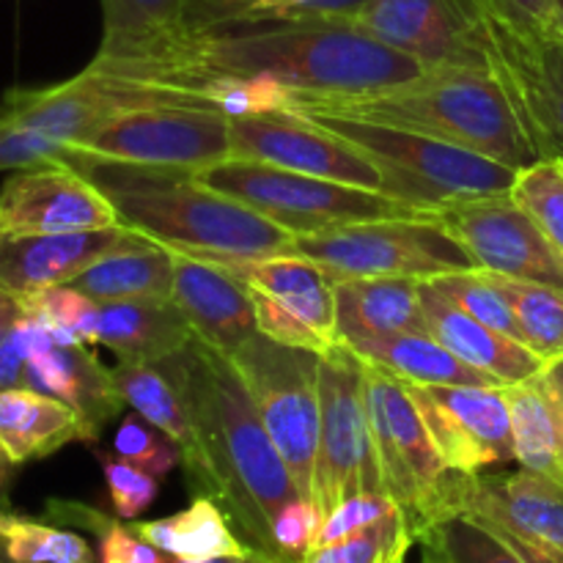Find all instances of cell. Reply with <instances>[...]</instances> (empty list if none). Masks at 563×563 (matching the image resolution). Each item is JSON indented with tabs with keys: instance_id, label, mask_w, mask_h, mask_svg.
<instances>
[{
	"instance_id": "6da1fadb",
	"label": "cell",
	"mask_w": 563,
	"mask_h": 563,
	"mask_svg": "<svg viewBox=\"0 0 563 563\" xmlns=\"http://www.w3.org/2000/svg\"><path fill=\"white\" fill-rule=\"evenodd\" d=\"M88 69L152 91L159 102L187 104L185 93L212 77L269 75L300 91L363 93L399 86L429 66L346 22L286 20L181 27L135 55H93Z\"/></svg>"
},
{
	"instance_id": "7a4b0ae2",
	"label": "cell",
	"mask_w": 563,
	"mask_h": 563,
	"mask_svg": "<svg viewBox=\"0 0 563 563\" xmlns=\"http://www.w3.org/2000/svg\"><path fill=\"white\" fill-rule=\"evenodd\" d=\"M163 366L185 399L201 445L192 493L212 498L247 548L278 561L273 522L300 493L240 372L231 357L198 339Z\"/></svg>"
},
{
	"instance_id": "3957f363",
	"label": "cell",
	"mask_w": 563,
	"mask_h": 563,
	"mask_svg": "<svg viewBox=\"0 0 563 563\" xmlns=\"http://www.w3.org/2000/svg\"><path fill=\"white\" fill-rule=\"evenodd\" d=\"M289 113L341 115L421 132L522 170L539 154L517 115L515 102L493 69L429 66L399 86L363 93L291 91Z\"/></svg>"
},
{
	"instance_id": "277c9868",
	"label": "cell",
	"mask_w": 563,
	"mask_h": 563,
	"mask_svg": "<svg viewBox=\"0 0 563 563\" xmlns=\"http://www.w3.org/2000/svg\"><path fill=\"white\" fill-rule=\"evenodd\" d=\"M113 201L121 223L198 258H251L289 251L295 234L256 209L201 185L190 170L113 163L86 152L66 159Z\"/></svg>"
},
{
	"instance_id": "5b68a950",
	"label": "cell",
	"mask_w": 563,
	"mask_h": 563,
	"mask_svg": "<svg viewBox=\"0 0 563 563\" xmlns=\"http://www.w3.org/2000/svg\"><path fill=\"white\" fill-rule=\"evenodd\" d=\"M306 119L335 132L372 159L385 179V196L429 214L445 203L504 196L515 187V168L440 137L341 115L317 113Z\"/></svg>"
},
{
	"instance_id": "8992f818",
	"label": "cell",
	"mask_w": 563,
	"mask_h": 563,
	"mask_svg": "<svg viewBox=\"0 0 563 563\" xmlns=\"http://www.w3.org/2000/svg\"><path fill=\"white\" fill-rule=\"evenodd\" d=\"M363 383L385 493L396 500L418 542L434 526L462 515L471 476L445 465L401 379L363 361Z\"/></svg>"
},
{
	"instance_id": "52a82bcc",
	"label": "cell",
	"mask_w": 563,
	"mask_h": 563,
	"mask_svg": "<svg viewBox=\"0 0 563 563\" xmlns=\"http://www.w3.org/2000/svg\"><path fill=\"white\" fill-rule=\"evenodd\" d=\"M201 185L256 209L289 234H317L350 223L388 218H421L423 209L390 198L377 190L341 185V181L317 179L295 170L273 168L251 159L229 157L209 168L196 170Z\"/></svg>"
},
{
	"instance_id": "ba28073f",
	"label": "cell",
	"mask_w": 563,
	"mask_h": 563,
	"mask_svg": "<svg viewBox=\"0 0 563 563\" xmlns=\"http://www.w3.org/2000/svg\"><path fill=\"white\" fill-rule=\"evenodd\" d=\"M308 258L324 275L339 278H416L429 280L476 267L465 247L434 214L366 220L339 229L300 234L289 251Z\"/></svg>"
},
{
	"instance_id": "9c48e42d",
	"label": "cell",
	"mask_w": 563,
	"mask_h": 563,
	"mask_svg": "<svg viewBox=\"0 0 563 563\" xmlns=\"http://www.w3.org/2000/svg\"><path fill=\"white\" fill-rule=\"evenodd\" d=\"M286 462L300 498L313 500L319 449V355L256 333L231 355Z\"/></svg>"
},
{
	"instance_id": "30bf717a",
	"label": "cell",
	"mask_w": 563,
	"mask_h": 563,
	"mask_svg": "<svg viewBox=\"0 0 563 563\" xmlns=\"http://www.w3.org/2000/svg\"><path fill=\"white\" fill-rule=\"evenodd\" d=\"M368 493H385V484L366 407L363 361L344 344H335L319 355V449L313 504L328 515L341 500Z\"/></svg>"
},
{
	"instance_id": "8fae6325",
	"label": "cell",
	"mask_w": 563,
	"mask_h": 563,
	"mask_svg": "<svg viewBox=\"0 0 563 563\" xmlns=\"http://www.w3.org/2000/svg\"><path fill=\"white\" fill-rule=\"evenodd\" d=\"M487 60L515 102L539 159L563 163V38L482 0Z\"/></svg>"
},
{
	"instance_id": "7c38bea8",
	"label": "cell",
	"mask_w": 563,
	"mask_h": 563,
	"mask_svg": "<svg viewBox=\"0 0 563 563\" xmlns=\"http://www.w3.org/2000/svg\"><path fill=\"white\" fill-rule=\"evenodd\" d=\"M77 152L196 174L231 157V119L196 104H137L104 119Z\"/></svg>"
},
{
	"instance_id": "4fadbf2b",
	"label": "cell",
	"mask_w": 563,
	"mask_h": 563,
	"mask_svg": "<svg viewBox=\"0 0 563 563\" xmlns=\"http://www.w3.org/2000/svg\"><path fill=\"white\" fill-rule=\"evenodd\" d=\"M207 262L229 269L251 291L262 335L317 355H324L339 344L333 280L322 267L295 253Z\"/></svg>"
},
{
	"instance_id": "5bb4252c",
	"label": "cell",
	"mask_w": 563,
	"mask_h": 563,
	"mask_svg": "<svg viewBox=\"0 0 563 563\" xmlns=\"http://www.w3.org/2000/svg\"><path fill=\"white\" fill-rule=\"evenodd\" d=\"M432 214L465 247L476 267L563 291V253L511 192L445 203Z\"/></svg>"
},
{
	"instance_id": "9a60e30c",
	"label": "cell",
	"mask_w": 563,
	"mask_h": 563,
	"mask_svg": "<svg viewBox=\"0 0 563 563\" xmlns=\"http://www.w3.org/2000/svg\"><path fill=\"white\" fill-rule=\"evenodd\" d=\"M346 25L423 66L489 69L482 0H368Z\"/></svg>"
},
{
	"instance_id": "2e32d148",
	"label": "cell",
	"mask_w": 563,
	"mask_h": 563,
	"mask_svg": "<svg viewBox=\"0 0 563 563\" xmlns=\"http://www.w3.org/2000/svg\"><path fill=\"white\" fill-rule=\"evenodd\" d=\"M231 157L385 192V179L372 159L335 132L289 110L231 119Z\"/></svg>"
},
{
	"instance_id": "e0dca14e",
	"label": "cell",
	"mask_w": 563,
	"mask_h": 563,
	"mask_svg": "<svg viewBox=\"0 0 563 563\" xmlns=\"http://www.w3.org/2000/svg\"><path fill=\"white\" fill-rule=\"evenodd\" d=\"M445 465L465 476L515 462L504 388L487 385H407Z\"/></svg>"
},
{
	"instance_id": "ac0fdd59",
	"label": "cell",
	"mask_w": 563,
	"mask_h": 563,
	"mask_svg": "<svg viewBox=\"0 0 563 563\" xmlns=\"http://www.w3.org/2000/svg\"><path fill=\"white\" fill-rule=\"evenodd\" d=\"M121 223L113 201L71 165L14 170L0 187V234H71Z\"/></svg>"
},
{
	"instance_id": "d6986e66",
	"label": "cell",
	"mask_w": 563,
	"mask_h": 563,
	"mask_svg": "<svg viewBox=\"0 0 563 563\" xmlns=\"http://www.w3.org/2000/svg\"><path fill=\"white\" fill-rule=\"evenodd\" d=\"M148 104L137 88L86 66L71 80L47 88H11L0 99V119L75 148L113 113Z\"/></svg>"
},
{
	"instance_id": "ffe728a7",
	"label": "cell",
	"mask_w": 563,
	"mask_h": 563,
	"mask_svg": "<svg viewBox=\"0 0 563 563\" xmlns=\"http://www.w3.org/2000/svg\"><path fill=\"white\" fill-rule=\"evenodd\" d=\"M174 253V306L185 313L192 335L212 350L234 355L258 333L251 291L220 264Z\"/></svg>"
},
{
	"instance_id": "44dd1931",
	"label": "cell",
	"mask_w": 563,
	"mask_h": 563,
	"mask_svg": "<svg viewBox=\"0 0 563 563\" xmlns=\"http://www.w3.org/2000/svg\"><path fill=\"white\" fill-rule=\"evenodd\" d=\"M135 234L126 225L71 234H0V289L14 297L69 286L82 269Z\"/></svg>"
},
{
	"instance_id": "7402d4cb",
	"label": "cell",
	"mask_w": 563,
	"mask_h": 563,
	"mask_svg": "<svg viewBox=\"0 0 563 563\" xmlns=\"http://www.w3.org/2000/svg\"><path fill=\"white\" fill-rule=\"evenodd\" d=\"M77 335L86 346L110 350L121 363H163L196 339L174 300H91Z\"/></svg>"
},
{
	"instance_id": "603a6c76",
	"label": "cell",
	"mask_w": 563,
	"mask_h": 563,
	"mask_svg": "<svg viewBox=\"0 0 563 563\" xmlns=\"http://www.w3.org/2000/svg\"><path fill=\"white\" fill-rule=\"evenodd\" d=\"M462 515L482 517L563 555V478L533 471L471 476Z\"/></svg>"
},
{
	"instance_id": "cb8c5ba5",
	"label": "cell",
	"mask_w": 563,
	"mask_h": 563,
	"mask_svg": "<svg viewBox=\"0 0 563 563\" xmlns=\"http://www.w3.org/2000/svg\"><path fill=\"white\" fill-rule=\"evenodd\" d=\"M38 394L60 399L80 416L86 443L99 440L102 429L124 410V399L113 383V372L102 366L88 346L44 341L33 350L25 366V385Z\"/></svg>"
},
{
	"instance_id": "d4e9b609",
	"label": "cell",
	"mask_w": 563,
	"mask_h": 563,
	"mask_svg": "<svg viewBox=\"0 0 563 563\" xmlns=\"http://www.w3.org/2000/svg\"><path fill=\"white\" fill-rule=\"evenodd\" d=\"M421 306L427 317V333L467 366L489 374L500 385L526 383L548 368L537 352L473 319L449 297L440 295L429 280H421Z\"/></svg>"
},
{
	"instance_id": "484cf974",
	"label": "cell",
	"mask_w": 563,
	"mask_h": 563,
	"mask_svg": "<svg viewBox=\"0 0 563 563\" xmlns=\"http://www.w3.org/2000/svg\"><path fill=\"white\" fill-rule=\"evenodd\" d=\"M333 295L339 344L355 346L383 335L427 333L421 280L339 278L333 280Z\"/></svg>"
},
{
	"instance_id": "4316f807",
	"label": "cell",
	"mask_w": 563,
	"mask_h": 563,
	"mask_svg": "<svg viewBox=\"0 0 563 563\" xmlns=\"http://www.w3.org/2000/svg\"><path fill=\"white\" fill-rule=\"evenodd\" d=\"M69 286L97 302H170L174 300V253L170 247L135 231L130 240L82 269Z\"/></svg>"
},
{
	"instance_id": "83f0119b",
	"label": "cell",
	"mask_w": 563,
	"mask_h": 563,
	"mask_svg": "<svg viewBox=\"0 0 563 563\" xmlns=\"http://www.w3.org/2000/svg\"><path fill=\"white\" fill-rule=\"evenodd\" d=\"M69 443H86V427L69 405L33 388L0 390V451L16 467Z\"/></svg>"
},
{
	"instance_id": "f1b7e54d",
	"label": "cell",
	"mask_w": 563,
	"mask_h": 563,
	"mask_svg": "<svg viewBox=\"0 0 563 563\" xmlns=\"http://www.w3.org/2000/svg\"><path fill=\"white\" fill-rule=\"evenodd\" d=\"M110 372H113L115 390L124 399V405L141 418H146L179 449L185 476L187 482H192L201 471V445H198L192 418L168 368L163 363L119 361V366L110 368Z\"/></svg>"
},
{
	"instance_id": "f546056e",
	"label": "cell",
	"mask_w": 563,
	"mask_h": 563,
	"mask_svg": "<svg viewBox=\"0 0 563 563\" xmlns=\"http://www.w3.org/2000/svg\"><path fill=\"white\" fill-rule=\"evenodd\" d=\"M361 361L394 374L405 385H487L504 388L495 377L467 366L429 333H399L346 346Z\"/></svg>"
},
{
	"instance_id": "4dcf8cb0",
	"label": "cell",
	"mask_w": 563,
	"mask_h": 563,
	"mask_svg": "<svg viewBox=\"0 0 563 563\" xmlns=\"http://www.w3.org/2000/svg\"><path fill=\"white\" fill-rule=\"evenodd\" d=\"M132 531L170 559L212 561L253 553L231 528L225 511L207 495H196L187 509L152 522H130Z\"/></svg>"
},
{
	"instance_id": "1f68e13d",
	"label": "cell",
	"mask_w": 563,
	"mask_h": 563,
	"mask_svg": "<svg viewBox=\"0 0 563 563\" xmlns=\"http://www.w3.org/2000/svg\"><path fill=\"white\" fill-rule=\"evenodd\" d=\"M515 438V462L542 476L563 478V416L542 374L504 385Z\"/></svg>"
},
{
	"instance_id": "d6a6232c",
	"label": "cell",
	"mask_w": 563,
	"mask_h": 563,
	"mask_svg": "<svg viewBox=\"0 0 563 563\" xmlns=\"http://www.w3.org/2000/svg\"><path fill=\"white\" fill-rule=\"evenodd\" d=\"M102 44L97 58H124L185 27L187 0H99Z\"/></svg>"
},
{
	"instance_id": "836d02e7",
	"label": "cell",
	"mask_w": 563,
	"mask_h": 563,
	"mask_svg": "<svg viewBox=\"0 0 563 563\" xmlns=\"http://www.w3.org/2000/svg\"><path fill=\"white\" fill-rule=\"evenodd\" d=\"M0 550L16 563H99L97 550L71 528L0 509Z\"/></svg>"
},
{
	"instance_id": "e575fe53",
	"label": "cell",
	"mask_w": 563,
	"mask_h": 563,
	"mask_svg": "<svg viewBox=\"0 0 563 563\" xmlns=\"http://www.w3.org/2000/svg\"><path fill=\"white\" fill-rule=\"evenodd\" d=\"M49 517L58 526L71 528V531L91 533L97 542L99 563H165L168 555L159 553L157 548L137 537L132 526L121 522V517H108L93 506L77 504V500H47Z\"/></svg>"
},
{
	"instance_id": "d590c367",
	"label": "cell",
	"mask_w": 563,
	"mask_h": 563,
	"mask_svg": "<svg viewBox=\"0 0 563 563\" xmlns=\"http://www.w3.org/2000/svg\"><path fill=\"white\" fill-rule=\"evenodd\" d=\"M522 330V344L544 363L563 361V291L498 275Z\"/></svg>"
},
{
	"instance_id": "8d00e7d4",
	"label": "cell",
	"mask_w": 563,
	"mask_h": 563,
	"mask_svg": "<svg viewBox=\"0 0 563 563\" xmlns=\"http://www.w3.org/2000/svg\"><path fill=\"white\" fill-rule=\"evenodd\" d=\"M429 284H432L440 295L449 297L454 306H460L462 311L471 313L473 319L489 324L493 330H498V333L509 335V339L520 341L522 344L520 322H517L509 295H506L504 284H500V278L495 273L482 267L456 269V273L429 278Z\"/></svg>"
},
{
	"instance_id": "74e56055",
	"label": "cell",
	"mask_w": 563,
	"mask_h": 563,
	"mask_svg": "<svg viewBox=\"0 0 563 563\" xmlns=\"http://www.w3.org/2000/svg\"><path fill=\"white\" fill-rule=\"evenodd\" d=\"M418 544L438 563H526L498 533L471 515L440 522Z\"/></svg>"
},
{
	"instance_id": "f35d334b",
	"label": "cell",
	"mask_w": 563,
	"mask_h": 563,
	"mask_svg": "<svg viewBox=\"0 0 563 563\" xmlns=\"http://www.w3.org/2000/svg\"><path fill=\"white\" fill-rule=\"evenodd\" d=\"M416 544L407 517L396 509L394 515L341 542L311 550L300 563H407V555Z\"/></svg>"
},
{
	"instance_id": "ab89813d",
	"label": "cell",
	"mask_w": 563,
	"mask_h": 563,
	"mask_svg": "<svg viewBox=\"0 0 563 563\" xmlns=\"http://www.w3.org/2000/svg\"><path fill=\"white\" fill-rule=\"evenodd\" d=\"M511 198L563 253V165L559 159H539L517 170Z\"/></svg>"
},
{
	"instance_id": "60d3db41",
	"label": "cell",
	"mask_w": 563,
	"mask_h": 563,
	"mask_svg": "<svg viewBox=\"0 0 563 563\" xmlns=\"http://www.w3.org/2000/svg\"><path fill=\"white\" fill-rule=\"evenodd\" d=\"M324 0H187L185 27L311 20Z\"/></svg>"
},
{
	"instance_id": "b9f144b4",
	"label": "cell",
	"mask_w": 563,
	"mask_h": 563,
	"mask_svg": "<svg viewBox=\"0 0 563 563\" xmlns=\"http://www.w3.org/2000/svg\"><path fill=\"white\" fill-rule=\"evenodd\" d=\"M113 454L157 478H165L176 465H181L179 449L137 412H130L119 423V432L113 438Z\"/></svg>"
},
{
	"instance_id": "7bdbcfd3",
	"label": "cell",
	"mask_w": 563,
	"mask_h": 563,
	"mask_svg": "<svg viewBox=\"0 0 563 563\" xmlns=\"http://www.w3.org/2000/svg\"><path fill=\"white\" fill-rule=\"evenodd\" d=\"M99 467H102L104 484H108L110 500L121 520H137L148 506L157 500L159 478L146 473L143 467L121 460L119 454L97 451Z\"/></svg>"
},
{
	"instance_id": "ee69618b",
	"label": "cell",
	"mask_w": 563,
	"mask_h": 563,
	"mask_svg": "<svg viewBox=\"0 0 563 563\" xmlns=\"http://www.w3.org/2000/svg\"><path fill=\"white\" fill-rule=\"evenodd\" d=\"M75 148L47 135L0 119V170H27L42 165H66Z\"/></svg>"
},
{
	"instance_id": "f6af8a7d",
	"label": "cell",
	"mask_w": 563,
	"mask_h": 563,
	"mask_svg": "<svg viewBox=\"0 0 563 563\" xmlns=\"http://www.w3.org/2000/svg\"><path fill=\"white\" fill-rule=\"evenodd\" d=\"M322 509L308 498H295L278 511L273 522L275 550L280 563H300L317 544V533L322 528Z\"/></svg>"
},
{
	"instance_id": "bcb514c9",
	"label": "cell",
	"mask_w": 563,
	"mask_h": 563,
	"mask_svg": "<svg viewBox=\"0 0 563 563\" xmlns=\"http://www.w3.org/2000/svg\"><path fill=\"white\" fill-rule=\"evenodd\" d=\"M396 509H399V506H396V500L385 493L352 495V498L341 500L333 511H328V515H324L313 550L328 548V544H333V542H341V539L352 537V533H357V531H363V528L379 522L383 517L394 515Z\"/></svg>"
},
{
	"instance_id": "7dc6e473",
	"label": "cell",
	"mask_w": 563,
	"mask_h": 563,
	"mask_svg": "<svg viewBox=\"0 0 563 563\" xmlns=\"http://www.w3.org/2000/svg\"><path fill=\"white\" fill-rule=\"evenodd\" d=\"M49 339H53V335H49L36 319L27 317V313L22 311V317L16 319L11 333L5 335V341L0 344V390L22 388V385H25L27 357L33 355L36 346H42L44 341Z\"/></svg>"
},
{
	"instance_id": "c3c4849f",
	"label": "cell",
	"mask_w": 563,
	"mask_h": 563,
	"mask_svg": "<svg viewBox=\"0 0 563 563\" xmlns=\"http://www.w3.org/2000/svg\"><path fill=\"white\" fill-rule=\"evenodd\" d=\"M495 3H500L528 25L553 31V0H495Z\"/></svg>"
},
{
	"instance_id": "681fc988",
	"label": "cell",
	"mask_w": 563,
	"mask_h": 563,
	"mask_svg": "<svg viewBox=\"0 0 563 563\" xmlns=\"http://www.w3.org/2000/svg\"><path fill=\"white\" fill-rule=\"evenodd\" d=\"M22 317V302L20 297L9 295L5 289H0V344L5 341V335L11 333V328L16 324V319Z\"/></svg>"
},
{
	"instance_id": "f907efd6",
	"label": "cell",
	"mask_w": 563,
	"mask_h": 563,
	"mask_svg": "<svg viewBox=\"0 0 563 563\" xmlns=\"http://www.w3.org/2000/svg\"><path fill=\"white\" fill-rule=\"evenodd\" d=\"M542 379H544V385H548L550 394H553L555 405H559V410L563 416V361L550 363V366L542 372Z\"/></svg>"
},
{
	"instance_id": "816d5d0a",
	"label": "cell",
	"mask_w": 563,
	"mask_h": 563,
	"mask_svg": "<svg viewBox=\"0 0 563 563\" xmlns=\"http://www.w3.org/2000/svg\"><path fill=\"white\" fill-rule=\"evenodd\" d=\"M14 473H16V465L3 454V451H0V509L9 506V493H11V484H14Z\"/></svg>"
},
{
	"instance_id": "f5cc1de1",
	"label": "cell",
	"mask_w": 563,
	"mask_h": 563,
	"mask_svg": "<svg viewBox=\"0 0 563 563\" xmlns=\"http://www.w3.org/2000/svg\"><path fill=\"white\" fill-rule=\"evenodd\" d=\"M267 561H273V559H267V555H262L253 550V553H247V555H229V559H212V561H181V559H170L168 555V561L165 563H267Z\"/></svg>"
},
{
	"instance_id": "db71d44e",
	"label": "cell",
	"mask_w": 563,
	"mask_h": 563,
	"mask_svg": "<svg viewBox=\"0 0 563 563\" xmlns=\"http://www.w3.org/2000/svg\"><path fill=\"white\" fill-rule=\"evenodd\" d=\"M553 33L563 38V0H553Z\"/></svg>"
},
{
	"instance_id": "11a10c76",
	"label": "cell",
	"mask_w": 563,
	"mask_h": 563,
	"mask_svg": "<svg viewBox=\"0 0 563 563\" xmlns=\"http://www.w3.org/2000/svg\"><path fill=\"white\" fill-rule=\"evenodd\" d=\"M418 563H438V561H434L432 555H427V553H423V555H421V561H418Z\"/></svg>"
},
{
	"instance_id": "9f6ffc18",
	"label": "cell",
	"mask_w": 563,
	"mask_h": 563,
	"mask_svg": "<svg viewBox=\"0 0 563 563\" xmlns=\"http://www.w3.org/2000/svg\"><path fill=\"white\" fill-rule=\"evenodd\" d=\"M0 563H16V561H11V559H9V555H5V553H3V550H0Z\"/></svg>"
},
{
	"instance_id": "6f0895ef",
	"label": "cell",
	"mask_w": 563,
	"mask_h": 563,
	"mask_svg": "<svg viewBox=\"0 0 563 563\" xmlns=\"http://www.w3.org/2000/svg\"><path fill=\"white\" fill-rule=\"evenodd\" d=\"M267 563H280V561H267Z\"/></svg>"
},
{
	"instance_id": "680465c9",
	"label": "cell",
	"mask_w": 563,
	"mask_h": 563,
	"mask_svg": "<svg viewBox=\"0 0 563 563\" xmlns=\"http://www.w3.org/2000/svg\"><path fill=\"white\" fill-rule=\"evenodd\" d=\"M559 163H561V159H559ZM561 165H563V163H561Z\"/></svg>"
}]
</instances>
